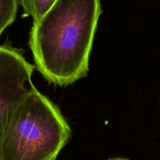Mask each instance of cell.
<instances>
[{
	"label": "cell",
	"instance_id": "obj_5",
	"mask_svg": "<svg viewBox=\"0 0 160 160\" xmlns=\"http://www.w3.org/2000/svg\"><path fill=\"white\" fill-rule=\"evenodd\" d=\"M18 7V0H0V35L14 21Z\"/></svg>",
	"mask_w": 160,
	"mask_h": 160
},
{
	"label": "cell",
	"instance_id": "obj_6",
	"mask_svg": "<svg viewBox=\"0 0 160 160\" xmlns=\"http://www.w3.org/2000/svg\"><path fill=\"white\" fill-rule=\"evenodd\" d=\"M107 160H130V159H128V158H120V157H118V158H108V159H107Z\"/></svg>",
	"mask_w": 160,
	"mask_h": 160
},
{
	"label": "cell",
	"instance_id": "obj_3",
	"mask_svg": "<svg viewBox=\"0 0 160 160\" xmlns=\"http://www.w3.org/2000/svg\"><path fill=\"white\" fill-rule=\"evenodd\" d=\"M33 72L34 66L21 50L9 42L0 46V140L10 111L24 95L35 89Z\"/></svg>",
	"mask_w": 160,
	"mask_h": 160
},
{
	"label": "cell",
	"instance_id": "obj_2",
	"mask_svg": "<svg viewBox=\"0 0 160 160\" xmlns=\"http://www.w3.org/2000/svg\"><path fill=\"white\" fill-rule=\"evenodd\" d=\"M70 137L59 108L35 88L9 114L0 140V160H56Z\"/></svg>",
	"mask_w": 160,
	"mask_h": 160
},
{
	"label": "cell",
	"instance_id": "obj_4",
	"mask_svg": "<svg viewBox=\"0 0 160 160\" xmlns=\"http://www.w3.org/2000/svg\"><path fill=\"white\" fill-rule=\"evenodd\" d=\"M57 0H18V4L22 7L23 17H32L33 22L42 18Z\"/></svg>",
	"mask_w": 160,
	"mask_h": 160
},
{
	"label": "cell",
	"instance_id": "obj_1",
	"mask_svg": "<svg viewBox=\"0 0 160 160\" xmlns=\"http://www.w3.org/2000/svg\"><path fill=\"white\" fill-rule=\"evenodd\" d=\"M101 11V0H57L33 22L29 46L47 81L64 87L87 75Z\"/></svg>",
	"mask_w": 160,
	"mask_h": 160
}]
</instances>
